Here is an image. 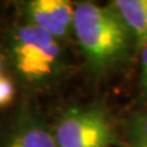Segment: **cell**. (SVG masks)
Masks as SVG:
<instances>
[{
  "instance_id": "6da1fadb",
  "label": "cell",
  "mask_w": 147,
  "mask_h": 147,
  "mask_svg": "<svg viewBox=\"0 0 147 147\" xmlns=\"http://www.w3.org/2000/svg\"><path fill=\"white\" fill-rule=\"evenodd\" d=\"M72 30L87 60L96 70L113 66L127 50L130 32L112 6L88 1L77 4Z\"/></svg>"
},
{
  "instance_id": "7a4b0ae2",
  "label": "cell",
  "mask_w": 147,
  "mask_h": 147,
  "mask_svg": "<svg viewBox=\"0 0 147 147\" xmlns=\"http://www.w3.org/2000/svg\"><path fill=\"white\" fill-rule=\"evenodd\" d=\"M11 53L17 72L32 84L49 80L58 71L63 54L59 39L31 22L15 31Z\"/></svg>"
},
{
  "instance_id": "3957f363",
  "label": "cell",
  "mask_w": 147,
  "mask_h": 147,
  "mask_svg": "<svg viewBox=\"0 0 147 147\" xmlns=\"http://www.w3.org/2000/svg\"><path fill=\"white\" fill-rule=\"evenodd\" d=\"M53 134L57 147H110L114 141L112 123L98 108L67 110Z\"/></svg>"
},
{
  "instance_id": "277c9868",
  "label": "cell",
  "mask_w": 147,
  "mask_h": 147,
  "mask_svg": "<svg viewBox=\"0 0 147 147\" xmlns=\"http://www.w3.org/2000/svg\"><path fill=\"white\" fill-rule=\"evenodd\" d=\"M0 147H57V142L44 124L32 117H24L3 135Z\"/></svg>"
},
{
  "instance_id": "5b68a950",
  "label": "cell",
  "mask_w": 147,
  "mask_h": 147,
  "mask_svg": "<svg viewBox=\"0 0 147 147\" xmlns=\"http://www.w3.org/2000/svg\"><path fill=\"white\" fill-rule=\"evenodd\" d=\"M112 6L142 49L147 45V0H115Z\"/></svg>"
},
{
  "instance_id": "8992f818",
  "label": "cell",
  "mask_w": 147,
  "mask_h": 147,
  "mask_svg": "<svg viewBox=\"0 0 147 147\" xmlns=\"http://www.w3.org/2000/svg\"><path fill=\"white\" fill-rule=\"evenodd\" d=\"M27 10H28L30 22L36 27L52 34L57 39L63 38L67 34V31L61 27V25L55 20L53 13L50 12L45 0H34L28 3Z\"/></svg>"
},
{
  "instance_id": "52a82bcc",
  "label": "cell",
  "mask_w": 147,
  "mask_h": 147,
  "mask_svg": "<svg viewBox=\"0 0 147 147\" xmlns=\"http://www.w3.org/2000/svg\"><path fill=\"white\" fill-rule=\"evenodd\" d=\"M45 3L55 20L69 32V30L74 26L75 6L67 0H45Z\"/></svg>"
},
{
  "instance_id": "ba28073f",
  "label": "cell",
  "mask_w": 147,
  "mask_h": 147,
  "mask_svg": "<svg viewBox=\"0 0 147 147\" xmlns=\"http://www.w3.org/2000/svg\"><path fill=\"white\" fill-rule=\"evenodd\" d=\"M130 131L134 141L147 144V113L136 115L130 123Z\"/></svg>"
},
{
  "instance_id": "9c48e42d",
  "label": "cell",
  "mask_w": 147,
  "mask_h": 147,
  "mask_svg": "<svg viewBox=\"0 0 147 147\" xmlns=\"http://www.w3.org/2000/svg\"><path fill=\"white\" fill-rule=\"evenodd\" d=\"M15 97V86L11 79L0 74V108L10 104Z\"/></svg>"
},
{
  "instance_id": "30bf717a",
  "label": "cell",
  "mask_w": 147,
  "mask_h": 147,
  "mask_svg": "<svg viewBox=\"0 0 147 147\" xmlns=\"http://www.w3.org/2000/svg\"><path fill=\"white\" fill-rule=\"evenodd\" d=\"M140 85L144 93L147 96V45L142 48L141 53V76H140Z\"/></svg>"
},
{
  "instance_id": "8fae6325",
  "label": "cell",
  "mask_w": 147,
  "mask_h": 147,
  "mask_svg": "<svg viewBox=\"0 0 147 147\" xmlns=\"http://www.w3.org/2000/svg\"><path fill=\"white\" fill-rule=\"evenodd\" d=\"M132 146L134 147H147V144L146 142H141V141H134Z\"/></svg>"
},
{
  "instance_id": "7c38bea8",
  "label": "cell",
  "mask_w": 147,
  "mask_h": 147,
  "mask_svg": "<svg viewBox=\"0 0 147 147\" xmlns=\"http://www.w3.org/2000/svg\"><path fill=\"white\" fill-rule=\"evenodd\" d=\"M1 66H3V61H1V58H0V70H1ZM1 74V72H0Z\"/></svg>"
},
{
  "instance_id": "4fadbf2b",
  "label": "cell",
  "mask_w": 147,
  "mask_h": 147,
  "mask_svg": "<svg viewBox=\"0 0 147 147\" xmlns=\"http://www.w3.org/2000/svg\"><path fill=\"white\" fill-rule=\"evenodd\" d=\"M130 147H134V146H132V145H131V146H130Z\"/></svg>"
}]
</instances>
